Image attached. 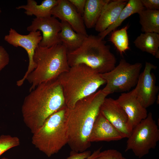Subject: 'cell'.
Listing matches in <instances>:
<instances>
[{"label":"cell","mask_w":159,"mask_h":159,"mask_svg":"<svg viewBox=\"0 0 159 159\" xmlns=\"http://www.w3.org/2000/svg\"><path fill=\"white\" fill-rule=\"evenodd\" d=\"M58 0H44L38 5L34 0H28L26 5L19 6L16 9H23L27 16L33 15L36 18H44L52 16L51 11L58 2Z\"/></svg>","instance_id":"18"},{"label":"cell","mask_w":159,"mask_h":159,"mask_svg":"<svg viewBox=\"0 0 159 159\" xmlns=\"http://www.w3.org/2000/svg\"><path fill=\"white\" fill-rule=\"evenodd\" d=\"M0 159H9L7 158H5V157H3L2 158H1Z\"/></svg>","instance_id":"30"},{"label":"cell","mask_w":159,"mask_h":159,"mask_svg":"<svg viewBox=\"0 0 159 159\" xmlns=\"http://www.w3.org/2000/svg\"><path fill=\"white\" fill-rule=\"evenodd\" d=\"M156 68V66L146 62L144 69L140 73L134 89L138 99L146 109L154 103L158 92L159 87L156 85V77L151 72Z\"/></svg>","instance_id":"10"},{"label":"cell","mask_w":159,"mask_h":159,"mask_svg":"<svg viewBox=\"0 0 159 159\" xmlns=\"http://www.w3.org/2000/svg\"><path fill=\"white\" fill-rule=\"evenodd\" d=\"M116 100L127 115L130 127L132 130L142 120L147 116L146 109L138 99L134 89L121 94Z\"/></svg>","instance_id":"14"},{"label":"cell","mask_w":159,"mask_h":159,"mask_svg":"<svg viewBox=\"0 0 159 159\" xmlns=\"http://www.w3.org/2000/svg\"><path fill=\"white\" fill-rule=\"evenodd\" d=\"M107 95L100 90L79 100L72 108L67 107V144L72 150L82 152L91 146L89 138L101 105Z\"/></svg>","instance_id":"1"},{"label":"cell","mask_w":159,"mask_h":159,"mask_svg":"<svg viewBox=\"0 0 159 159\" xmlns=\"http://www.w3.org/2000/svg\"><path fill=\"white\" fill-rule=\"evenodd\" d=\"M40 32L38 30L30 32L28 34L24 35L11 28L9 34L4 37V40L8 43L15 47H20L23 48L28 54L29 60L28 69L23 77L16 82L18 86H21L23 84L27 76L36 67L33 56L35 50L42 38Z\"/></svg>","instance_id":"9"},{"label":"cell","mask_w":159,"mask_h":159,"mask_svg":"<svg viewBox=\"0 0 159 159\" xmlns=\"http://www.w3.org/2000/svg\"><path fill=\"white\" fill-rule=\"evenodd\" d=\"M138 14L143 32L159 34V10H143Z\"/></svg>","instance_id":"22"},{"label":"cell","mask_w":159,"mask_h":159,"mask_svg":"<svg viewBox=\"0 0 159 159\" xmlns=\"http://www.w3.org/2000/svg\"><path fill=\"white\" fill-rule=\"evenodd\" d=\"M67 53L62 44L49 47L37 46L33 56L36 67L26 79L31 85L30 92L39 85L56 79L69 70Z\"/></svg>","instance_id":"4"},{"label":"cell","mask_w":159,"mask_h":159,"mask_svg":"<svg viewBox=\"0 0 159 159\" xmlns=\"http://www.w3.org/2000/svg\"><path fill=\"white\" fill-rule=\"evenodd\" d=\"M57 79L62 90L65 104L72 108L79 100L96 92L106 84L100 74L90 67L80 64L70 67Z\"/></svg>","instance_id":"3"},{"label":"cell","mask_w":159,"mask_h":159,"mask_svg":"<svg viewBox=\"0 0 159 159\" xmlns=\"http://www.w3.org/2000/svg\"><path fill=\"white\" fill-rule=\"evenodd\" d=\"M9 61V54L4 47L0 45V71L8 64Z\"/></svg>","instance_id":"27"},{"label":"cell","mask_w":159,"mask_h":159,"mask_svg":"<svg viewBox=\"0 0 159 159\" xmlns=\"http://www.w3.org/2000/svg\"><path fill=\"white\" fill-rule=\"evenodd\" d=\"M100 148L91 153L90 150H85L82 152H77L72 150L70 156L65 159H95L101 152Z\"/></svg>","instance_id":"25"},{"label":"cell","mask_w":159,"mask_h":159,"mask_svg":"<svg viewBox=\"0 0 159 159\" xmlns=\"http://www.w3.org/2000/svg\"><path fill=\"white\" fill-rule=\"evenodd\" d=\"M128 0L111 1L103 8L95 26V30L101 33L105 30L117 20Z\"/></svg>","instance_id":"16"},{"label":"cell","mask_w":159,"mask_h":159,"mask_svg":"<svg viewBox=\"0 0 159 159\" xmlns=\"http://www.w3.org/2000/svg\"><path fill=\"white\" fill-rule=\"evenodd\" d=\"M142 67L141 63L131 64L121 59L112 70L101 74L106 84L102 91L107 95L115 92L129 91L136 86Z\"/></svg>","instance_id":"7"},{"label":"cell","mask_w":159,"mask_h":159,"mask_svg":"<svg viewBox=\"0 0 159 159\" xmlns=\"http://www.w3.org/2000/svg\"><path fill=\"white\" fill-rule=\"evenodd\" d=\"M67 107H63L49 117L33 134L32 144L48 157L57 153L68 141L66 121Z\"/></svg>","instance_id":"6"},{"label":"cell","mask_w":159,"mask_h":159,"mask_svg":"<svg viewBox=\"0 0 159 159\" xmlns=\"http://www.w3.org/2000/svg\"><path fill=\"white\" fill-rule=\"evenodd\" d=\"M1 8H0V14L1 13Z\"/></svg>","instance_id":"32"},{"label":"cell","mask_w":159,"mask_h":159,"mask_svg":"<svg viewBox=\"0 0 159 159\" xmlns=\"http://www.w3.org/2000/svg\"><path fill=\"white\" fill-rule=\"evenodd\" d=\"M118 131L100 112L94 123L88 141L91 142L110 141L124 138Z\"/></svg>","instance_id":"15"},{"label":"cell","mask_w":159,"mask_h":159,"mask_svg":"<svg viewBox=\"0 0 159 159\" xmlns=\"http://www.w3.org/2000/svg\"><path fill=\"white\" fill-rule=\"evenodd\" d=\"M66 105L57 78L38 85L25 98L21 111L24 122L33 134L52 115Z\"/></svg>","instance_id":"2"},{"label":"cell","mask_w":159,"mask_h":159,"mask_svg":"<svg viewBox=\"0 0 159 159\" xmlns=\"http://www.w3.org/2000/svg\"><path fill=\"white\" fill-rule=\"evenodd\" d=\"M52 16L68 23L76 32L87 36L82 16L68 0H58L51 11Z\"/></svg>","instance_id":"13"},{"label":"cell","mask_w":159,"mask_h":159,"mask_svg":"<svg viewBox=\"0 0 159 159\" xmlns=\"http://www.w3.org/2000/svg\"><path fill=\"white\" fill-rule=\"evenodd\" d=\"M82 16L86 0H68Z\"/></svg>","instance_id":"29"},{"label":"cell","mask_w":159,"mask_h":159,"mask_svg":"<svg viewBox=\"0 0 159 159\" xmlns=\"http://www.w3.org/2000/svg\"><path fill=\"white\" fill-rule=\"evenodd\" d=\"M61 29V22L52 16L44 18L36 17L27 27V30L29 32L41 31L42 38L39 45L43 47L62 44L59 37Z\"/></svg>","instance_id":"11"},{"label":"cell","mask_w":159,"mask_h":159,"mask_svg":"<svg viewBox=\"0 0 159 159\" xmlns=\"http://www.w3.org/2000/svg\"><path fill=\"white\" fill-rule=\"evenodd\" d=\"M144 8L140 0H128L116 21L104 31L99 33L98 36L103 39L111 32L120 26L126 19L133 14H138L144 10Z\"/></svg>","instance_id":"21"},{"label":"cell","mask_w":159,"mask_h":159,"mask_svg":"<svg viewBox=\"0 0 159 159\" xmlns=\"http://www.w3.org/2000/svg\"><path fill=\"white\" fill-rule=\"evenodd\" d=\"M122 159H127L126 158H125V157H124L123 156V157H122Z\"/></svg>","instance_id":"31"},{"label":"cell","mask_w":159,"mask_h":159,"mask_svg":"<svg viewBox=\"0 0 159 159\" xmlns=\"http://www.w3.org/2000/svg\"><path fill=\"white\" fill-rule=\"evenodd\" d=\"M61 29L59 37L62 44L66 48L67 52L73 51L82 44L87 36L75 32L67 22L61 21Z\"/></svg>","instance_id":"17"},{"label":"cell","mask_w":159,"mask_h":159,"mask_svg":"<svg viewBox=\"0 0 159 159\" xmlns=\"http://www.w3.org/2000/svg\"><path fill=\"white\" fill-rule=\"evenodd\" d=\"M135 46L143 52L159 58V34L155 33H141L134 41Z\"/></svg>","instance_id":"20"},{"label":"cell","mask_w":159,"mask_h":159,"mask_svg":"<svg viewBox=\"0 0 159 159\" xmlns=\"http://www.w3.org/2000/svg\"><path fill=\"white\" fill-rule=\"evenodd\" d=\"M20 140L17 137L9 135H2L0 136V156L6 151L19 146Z\"/></svg>","instance_id":"24"},{"label":"cell","mask_w":159,"mask_h":159,"mask_svg":"<svg viewBox=\"0 0 159 159\" xmlns=\"http://www.w3.org/2000/svg\"><path fill=\"white\" fill-rule=\"evenodd\" d=\"M159 140V130L152 114L149 112L147 117L133 129L127 141L125 152L132 150L141 158L154 149Z\"/></svg>","instance_id":"8"},{"label":"cell","mask_w":159,"mask_h":159,"mask_svg":"<svg viewBox=\"0 0 159 159\" xmlns=\"http://www.w3.org/2000/svg\"><path fill=\"white\" fill-rule=\"evenodd\" d=\"M70 67L84 64L100 74L108 72L115 67L117 60L109 45L100 37L90 35L76 49L67 52Z\"/></svg>","instance_id":"5"},{"label":"cell","mask_w":159,"mask_h":159,"mask_svg":"<svg viewBox=\"0 0 159 159\" xmlns=\"http://www.w3.org/2000/svg\"><path fill=\"white\" fill-rule=\"evenodd\" d=\"M110 0H86L82 16L84 22L87 28L95 27L104 7Z\"/></svg>","instance_id":"19"},{"label":"cell","mask_w":159,"mask_h":159,"mask_svg":"<svg viewBox=\"0 0 159 159\" xmlns=\"http://www.w3.org/2000/svg\"><path fill=\"white\" fill-rule=\"evenodd\" d=\"M141 2L147 10H159V0H140Z\"/></svg>","instance_id":"28"},{"label":"cell","mask_w":159,"mask_h":159,"mask_svg":"<svg viewBox=\"0 0 159 159\" xmlns=\"http://www.w3.org/2000/svg\"><path fill=\"white\" fill-rule=\"evenodd\" d=\"M100 112L123 135L128 138L132 130L126 113L116 100L106 97L102 104Z\"/></svg>","instance_id":"12"},{"label":"cell","mask_w":159,"mask_h":159,"mask_svg":"<svg viewBox=\"0 0 159 159\" xmlns=\"http://www.w3.org/2000/svg\"><path fill=\"white\" fill-rule=\"evenodd\" d=\"M128 28L127 25L120 29L113 31L109 39L121 55L130 49L127 31Z\"/></svg>","instance_id":"23"},{"label":"cell","mask_w":159,"mask_h":159,"mask_svg":"<svg viewBox=\"0 0 159 159\" xmlns=\"http://www.w3.org/2000/svg\"><path fill=\"white\" fill-rule=\"evenodd\" d=\"M123 156L120 152L115 149H109L101 152L95 159H122Z\"/></svg>","instance_id":"26"}]
</instances>
